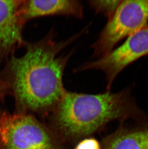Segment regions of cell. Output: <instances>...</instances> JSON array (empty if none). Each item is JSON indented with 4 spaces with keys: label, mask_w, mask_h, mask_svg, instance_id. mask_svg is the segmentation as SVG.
I'll return each instance as SVG.
<instances>
[{
    "label": "cell",
    "mask_w": 148,
    "mask_h": 149,
    "mask_svg": "<svg viewBox=\"0 0 148 149\" xmlns=\"http://www.w3.org/2000/svg\"><path fill=\"white\" fill-rule=\"evenodd\" d=\"M86 31L57 41L52 29L42 39L26 42L24 55L11 56L0 71V101L12 96L19 113L53 111L66 91L63 76L74 50L61 53Z\"/></svg>",
    "instance_id": "1"
},
{
    "label": "cell",
    "mask_w": 148,
    "mask_h": 149,
    "mask_svg": "<svg viewBox=\"0 0 148 149\" xmlns=\"http://www.w3.org/2000/svg\"><path fill=\"white\" fill-rule=\"evenodd\" d=\"M128 87L121 91L87 94L66 91L53 110L56 125L69 138L93 133L113 120L138 116L141 112Z\"/></svg>",
    "instance_id": "2"
},
{
    "label": "cell",
    "mask_w": 148,
    "mask_h": 149,
    "mask_svg": "<svg viewBox=\"0 0 148 149\" xmlns=\"http://www.w3.org/2000/svg\"><path fill=\"white\" fill-rule=\"evenodd\" d=\"M0 149H60L50 132L33 116L0 111Z\"/></svg>",
    "instance_id": "3"
},
{
    "label": "cell",
    "mask_w": 148,
    "mask_h": 149,
    "mask_svg": "<svg viewBox=\"0 0 148 149\" xmlns=\"http://www.w3.org/2000/svg\"><path fill=\"white\" fill-rule=\"evenodd\" d=\"M148 22V0L122 1L91 46L93 56H104L119 41L146 27Z\"/></svg>",
    "instance_id": "4"
},
{
    "label": "cell",
    "mask_w": 148,
    "mask_h": 149,
    "mask_svg": "<svg viewBox=\"0 0 148 149\" xmlns=\"http://www.w3.org/2000/svg\"><path fill=\"white\" fill-rule=\"evenodd\" d=\"M148 54V26L128 37L118 48L96 61L86 62L74 70L75 72L95 70L106 76V91H110L113 81L127 66Z\"/></svg>",
    "instance_id": "5"
},
{
    "label": "cell",
    "mask_w": 148,
    "mask_h": 149,
    "mask_svg": "<svg viewBox=\"0 0 148 149\" xmlns=\"http://www.w3.org/2000/svg\"><path fill=\"white\" fill-rule=\"evenodd\" d=\"M22 0H0V65L24 47V25L20 16Z\"/></svg>",
    "instance_id": "6"
},
{
    "label": "cell",
    "mask_w": 148,
    "mask_h": 149,
    "mask_svg": "<svg viewBox=\"0 0 148 149\" xmlns=\"http://www.w3.org/2000/svg\"><path fill=\"white\" fill-rule=\"evenodd\" d=\"M20 16L25 25L34 18L47 16H69L81 19L84 16V7L77 0H22Z\"/></svg>",
    "instance_id": "7"
},
{
    "label": "cell",
    "mask_w": 148,
    "mask_h": 149,
    "mask_svg": "<svg viewBox=\"0 0 148 149\" xmlns=\"http://www.w3.org/2000/svg\"><path fill=\"white\" fill-rule=\"evenodd\" d=\"M104 149H148V127L118 131L108 139Z\"/></svg>",
    "instance_id": "8"
},
{
    "label": "cell",
    "mask_w": 148,
    "mask_h": 149,
    "mask_svg": "<svg viewBox=\"0 0 148 149\" xmlns=\"http://www.w3.org/2000/svg\"><path fill=\"white\" fill-rule=\"evenodd\" d=\"M89 4L97 14H101L107 17L111 18L116 12L122 0H89Z\"/></svg>",
    "instance_id": "9"
},
{
    "label": "cell",
    "mask_w": 148,
    "mask_h": 149,
    "mask_svg": "<svg viewBox=\"0 0 148 149\" xmlns=\"http://www.w3.org/2000/svg\"><path fill=\"white\" fill-rule=\"evenodd\" d=\"M75 149H100V146L94 139H88L80 142Z\"/></svg>",
    "instance_id": "10"
},
{
    "label": "cell",
    "mask_w": 148,
    "mask_h": 149,
    "mask_svg": "<svg viewBox=\"0 0 148 149\" xmlns=\"http://www.w3.org/2000/svg\"></svg>",
    "instance_id": "11"
}]
</instances>
